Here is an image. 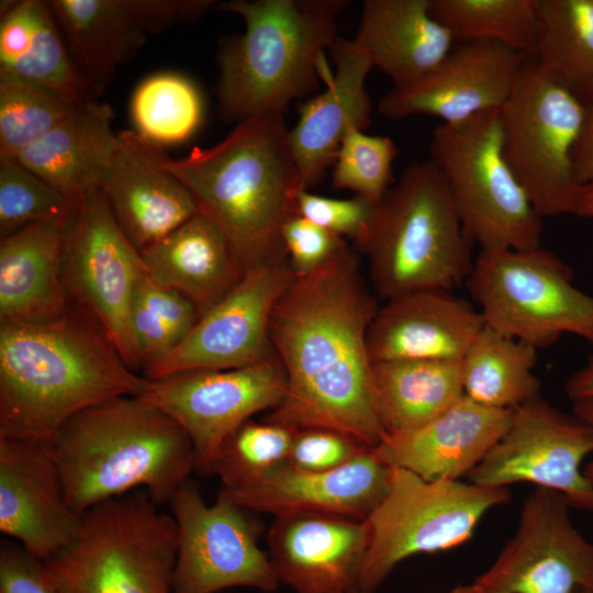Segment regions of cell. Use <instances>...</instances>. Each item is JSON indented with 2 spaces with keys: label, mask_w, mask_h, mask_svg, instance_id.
<instances>
[{
  "label": "cell",
  "mask_w": 593,
  "mask_h": 593,
  "mask_svg": "<svg viewBox=\"0 0 593 593\" xmlns=\"http://www.w3.org/2000/svg\"><path fill=\"white\" fill-rule=\"evenodd\" d=\"M377 299L350 246L325 266L294 278L270 318V344L284 369L287 389L266 421L296 430H336L368 448L382 440L367 346Z\"/></svg>",
  "instance_id": "6da1fadb"
},
{
  "label": "cell",
  "mask_w": 593,
  "mask_h": 593,
  "mask_svg": "<svg viewBox=\"0 0 593 593\" xmlns=\"http://www.w3.org/2000/svg\"><path fill=\"white\" fill-rule=\"evenodd\" d=\"M148 382L71 306L53 320L0 323V436L52 444L81 411L141 395Z\"/></svg>",
  "instance_id": "7a4b0ae2"
},
{
  "label": "cell",
  "mask_w": 593,
  "mask_h": 593,
  "mask_svg": "<svg viewBox=\"0 0 593 593\" xmlns=\"http://www.w3.org/2000/svg\"><path fill=\"white\" fill-rule=\"evenodd\" d=\"M159 163L223 231L245 271L288 260L282 231L303 190L283 114L253 116L179 159L161 149Z\"/></svg>",
  "instance_id": "3957f363"
},
{
  "label": "cell",
  "mask_w": 593,
  "mask_h": 593,
  "mask_svg": "<svg viewBox=\"0 0 593 593\" xmlns=\"http://www.w3.org/2000/svg\"><path fill=\"white\" fill-rule=\"evenodd\" d=\"M52 448L70 508L79 516L144 490L160 506L195 471L182 427L139 395L118 396L67 421Z\"/></svg>",
  "instance_id": "277c9868"
},
{
  "label": "cell",
  "mask_w": 593,
  "mask_h": 593,
  "mask_svg": "<svg viewBox=\"0 0 593 593\" xmlns=\"http://www.w3.org/2000/svg\"><path fill=\"white\" fill-rule=\"evenodd\" d=\"M343 0H231L219 10L239 15L245 32L223 41L217 63V111L239 124L281 113L294 99L326 82L325 52L338 40Z\"/></svg>",
  "instance_id": "5b68a950"
},
{
  "label": "cell",
  "mask_w": 593,
  "mask_h": 593,
  "mask_svg": "<svg viewBox=\"0 0 593 593\" xmlns=\"http://www.w3.org/2000/svg\"><path fill=\"white\" fill-rule=\"evenodd\" d=\"M376 295L389 300L467 281L474 260L449 188L429 159L404 169L361 248Z\"/></svg>",
  "instance_id": "8992f818"
},
{
  "label": "cell",
  "mask_w": 593,
  "mask_h": 593,
  "mask_svg": "<svg viewBox=\"0 0 593 593\" xmlns=\"http://www.w3.org/2000/svg\"><path fill=\"white\" fill-rule=\"evenodd\" d=\"M177 529L136 490L83 515L63 550L44 561L60 593H174Z\"/></svg>",
  "instance_id": "52a82bcc"
},
{
  "label": "cell",
  "mask_w": 593,
  "mask_h": 593,
  "mask_svg": "<svg viewBox=\"0 0 593 593\" xmlns=\"http://www.w3.org/2000/svg\"><path fill=\"white\" fill-rule=\"evenodd\" d=\"M430 160L441 172L463 232L480 251L541 246L542 217L508 166L500 110L433 132Z\"/></svg>",
  "instance_id": "ba28073f"
},
{
  "label": "cell",
  "mask_w": 593,
  "mask_h": 593,
  "mask_svg": "<svg viewBox=\"0 0 593 593\" xmlns=\"http://www.w3.org/2000/svg\"><path fill=\"white\" fill-rule=\"evenodd\" d=\"M510 499L507 488L425 480L409 470L391 468L384 496L365 519L369 544L357 591L373 593L409 557L468 541L484 514Z\"/></svg>",
  "instance_id": "9c48e42d"
},
{
  "label": "cell",
  "mask_w": 593,
  "mask_h": 593,
  "mask_svg": "<svg viewBox=\"0 0 593 593\" xmlns=\"http://www.w3.org/2000/svg\"><path fill=\"white\" fill-rule=\"evenodd\" d=\"M484 324L541 349L563 334L593 345V295L571 268L544 248L480 251L466 281Z\"/></svg>",
  "instance_id": "30bf717a"
},
{
  "label": "cell",
  "mask_w": 593,
  "mask_h": 593,
  "mask_svg": "<svg viewBox=\"0 0 593 593\" xmlns=\"http://www.w3.org/2000/svg\"><path fill=\"white\" fill-rule=\"evenodd\" d=\"M586 110L530 59L500 109L504 157L541 217L575 214L573 152Z\"/></svg>",
  "instance_id": "8fae6325"
},
{
  "label": "cell",
  "mask_w": 593,
  "mask_h": 593,
  "mask_svg": "<svg viewBox=\"0 0 593 593\" xmlns=\"http://www.w3.org/2000/svg\"><path fill=\"white\" fill-rule=\"evenodd\" d=\"M144 270L100 189L86 194L66 228L63 278L69 305L96 326L126 366L142 369L131 310Z\"/></svg>",
  "instance_id": "7c38bea8"
},
{
  "label": "cell",
  "mask_w": 593,
  "mask_h": 593,
  "mask_svg": "<svg viewBox=\"0 0 593 593\" xmlns=\"http://www.w3.org/2000/svg\"><path fill=\"white\" fill-rule=\"evenodd\" d=\"M168 505L177 529L174 593H217L231 588L273 592L279 581L268 553L258 546L260 523L220 490L208 505L187 480Z\"/></svg>",
  "instance_id": "4fadbf2b"
},
{
  "label": "cell",
  "mask_w": 593,
  "mask_h": 593,
  "mask_svg": "<svg viewBox=\"0 0 593 593\" xmlns=\"http://www.w3.org/2000/svg\"><path fill=\"white\" fill-rule=\"evenodd\" d=\"M286 389L284 369L272 351L247 367L149 380L139 396L182 427L193 446L195 471L211 475L224 440L256 413L279 406Z\"/></svg>",
  "instance_id": "5bb4252c"
},
{
  "label": "cell",
  "mask_w": 593,
  "mask_h": 593,
  "mask_svg": "<svg viewBox=\"0 0 593 593\" xmlns=\"http://www.w3.org/2000/svg\"><path fill=\"white\" fill-rule=\"evenodd\" d=\"M592 452L593 429L537 395L513 410L506 433L468 479L488 488L534 483L593 513V484L581 471Z\"/></svg>",
  "instance_id": "9a60e30c"
},
{
  "label": "cell",
  "mask_w": 593,
  "mask_h": 593,
  "mask_svg": "<svg viewBox=\"0 0 593 593\" xmlns=\"http://www.w3.org/2000/svg\"><path fill=\"white\" fill-rule=\"evenodd\" d=\"M295 276L289 259L249 269L220 303L200 316L168 354L143 370L148 380L195 370L247 367L272 351V311Z\"/></svg>",
  "instance_id": "2e32d148"
},
{
  "label": "cell",
  "mask_w": 593,
  "mask_h": 593,
  "mask_svg": "<svg viewBox=\"0 0 593 593\" xmlns=\"http://www.w3.org/2000/svg\"><path fill=\"white\" fill-rule=\"evenodd\" d=\"M570 507L560 493L537 488L514 536L475 582L490 593H593V542L572 524Z\"/></svg>",
  "instance_id": "e0dca14e"
},
{
  "label": "cell",
  "mask_w": 593,
  "mask_h": 593,
  "mask_svg": "<svg viewBox=\"0 0 593 593\" xmlns=\"http://www.w3.org/2000/svg\"><path fill=\"white\" fill-rule=\"evenodd\" d=\"M211 0H51L71 58L99 98L152 34L203 15Z\"/></svg>",
  "instance_id": "ac0fdd59"
},
{
  "label": "cell",
  "mask_w": 593,
  "mask_h": 593,
  "mask_svg": "<svg viewBox=\"0 0 593 593\" xmlns=\"http://www.w3.org/2000/svg\"><path fill=\"white\" fill-rule=\"evenodd\" d=\"M528 59L500 42H461L426 76L385 93L378 111L392 120L429 115L456 124L500 110Z\"/></svg>",
  "instance_id": "d6986e66"
},
{
  "label": "cell",
  "mask_w": 593,
  "mask_h": 593,
  "mask_svg": "<svg viewBox=\"0 0 593 593\" xmlns=\"http://www.w3.org/2000/svg\"><path fill=\"white\" fill-rule=\"evenodd\" d=\"M80 523L52 444L0 436V532L45 561L72 541Z\"/></svg>",
  "instance_id": "ffe728a7"
},
{
  "label": "cell",
  "mask_w": 593,
  "mask_h": 593,
  "mask_svg": "<svg viewBox=\"0 0 593 593\" xmlns=\"http://www.w3.org/2000/svg\"><path fill=\"white\" fill-rule=\"evenodd\" d=\"M368 544L365 521L326 514L275 517L267 534L277 579L294 593L357 591Z\"/></svg>",
  "instance_id": "44dd1931"
},
{
  "label": "cell",
  "mask_w": 593,
  "mask_h": 593,
  "mask_svg": "<svg viewBox=\"0 0 593 593\" xmlns=\"http://www.w3.org/2000/svg\"><path fill=\"white\" fill-rule=\"evenodd\" d=\"M391 468L366 450L327 471H304L288 462L235 490H224L249 511L275 517L326 514L365 521L387 492Z\"/></svg>",
  "instance_id": "7402d4cb"
},
{
  "label": "cell",
  "mask_w": 593,
  "mask_h": 593,
  "mask_svg": "<svg viewBox=\"0 0 593 593\" xmlns=\"http://www.w3.org/2000/svg\"><path fill=\"white\" fill-rule=\"evenodd\" d=\"M100 186L110 209L139 251L192 217L198 203L189 189L159 163L160 146L122 131Z\"/></svg>",
  "instance_id": "603a6c76"
},
{
  "label": "cell",
  "mask_w": 593,
  "mask_h": 593,
  "mask_svg": "<svg viewBox=\"0 0 593 593\" xmlns=\"http://www.w3.org/2000/svg\"><path fill=\"white\" fill-rule=\"evenodd\" d=\"M484 326L479 309L447 290L399 294L379 306L367 332L371 362L459 360Z\"/></svg>",
  "instance_id": "cb8c5ba5"
},
{
  "label": "cell",
  "mask_w": 593,
  "mask_h": 593,
  "mask_svg": "<svg viewBox=\"0 0 593 593\" xmlns=\"http://www.w3.org/2000/svg\"><path fill=\"white\" fill-rule=\"evenodd\" d=\"M334 71L325 89L305 102L289 130L292 156L302 190L317 184L334 164L340 143L356 126L371 123V99L366 79L373 64L353 40L339 38L331 48Z\"/></svg>",
  "instance_id": "d4e9b609"
},
{
  "label": "cell",
  "mask_w": 593,
  "mask_h": 593,
  "mask_svg": "<svg viewBox=\"0 0 593 593\" xmlns=\"http://www.w3.org/2000/svg\"><path fill=\"white\" fill-rule=\"evenodd\" d=\"M512 416L513 410L485 407L463 395L427 424L385 435L372 452L388 467L409 470L425 480H459L502 438Z\"/></svg>",
  "instance_id": "484cf974"
},
{
  "label": "cell",
  "mask_w": 593,
  "mask_h": 593,
  "mask_svg": "<svg viewBox=\"0 0 593 593\" xmlns=\"http://www.w3.org/2000/svg\"><path fill=\"white\" fill-rule=\"evenodd\" d=\"M139 255L145 273L189 299L200 316L232 292L246 272L226 235L201 211Z\"/></svg>",
  "instance_id": "4316f807"
},
{
  "label": "cell",
  "mask_w": 593,
  "mask_h": 593,
  "mask_svg": "<svg viewBox=\"0 0 593 593\" xmlns=\"http://www.w3.org/2000/svg\"><path fill=\"white\" fill-rule=\"evenodd\" d=\"M353 42L401 88L435 69L455 38L432 15L430 0H366Z\"/></svg>",
  "instance_id": "83f0119b"
},
{
  "label": "cell",
  "mask_w": 593,
  "mask_h": 593,
  "mask_svg": "<svg viewBox=\"0 0 593 593\" xmlns=\"http://www.w3.org/2000/svg\"><path fill=\"white\" fill-rule=\"evenodd\" d=\"M113 119L111 107L98 99L81 103L14 160L78 204L100 188L116 152Z\"/></svg>",
  "instance_id": "f1b7e54d"
},
{
  "label": "cell",
  "mask_w": 593,
  "mask_h": 593,
  "mask_svg": "<svg viewBox=\"0 0 593 593\" xmlns=\"http://www.w3.org/2000/svg\"><path fill=\"white\" fill-rule=\"evenodd\" d=\"M66 228L35 223L0 243V323L56 318L69 309L63 278Z\"/></svg>",
  "instance_id": "f546056e"
},
{
  "label": "cell",
  "mask_w": 593,
  "mask_h": 593,
  "mask_svg": "<svg viewBox=\"0 0 593 593\" xmlns=\"http://www.w3.org/2000/svg\"><path fill=\"white\" fill-rule=\"evenodd\" d=\"M0 8V74L80 102L98 99L77 69L48 1H1Z\"/></svg>",
  "instance_id": "4dcf8cb0"
},
{
  "label": "cell",
  "mask_w": 593,
  "mask_h": 593,
  "mask_svg": "<svg viewBox=\"0 0 593 593\" xmlns=\"http://www.w3.org/2000/svg\"><path fill=\"white\" fill-rule=\"evenodd\" d=\"M371 389L384 436L412 432L465 395L461 359L373 362Z\"/></svg>",
  "instance_id": "1f68e13d"
},
{
  "label": "cell",
  "mask_w": 593,
  "mask_h": 593,
  "mask_svg": "<svg viewBox=\"0 0 593 593\" xmlns=\"http://www.w3.org/2000/svg\"><path fill=\"white\" fill-rule=\"evenodd\" d=\"M534 61L586 108L593 105V0H539Z\"/></svg>",
  "instance_id": "d6a6232c"
},
{
  "label": "cell",
  "mask_w": 593,
  "mask_h": 593,
  "mask_svg": "<svg viewBox=\"0 0 593 593\" xmlns=\"http://www.w3.org/2000/svg\"><path fill=\"white\" fill-rule=\"evenodd\" d=\"M537 349L486 326L461 358L465 395L495 410H514L539 395Z\"/></svg>",
  "instance_id": "836d02e7"
},
{
  "label": "cell",
  "mask_w": 593,
  "mask_h": 593,
  "mask_svg": "<svg viewBox=\"0 0 593 593\" xmlns=\"http://www.w3.org/2000/svg\"><path fill=\"white\" fill-rule=\"evenodd\" d=\"M539 0H430L432 15L455 41L500 42L533 56Z\"/></svg>",
  "instance_id": "e575fe53"
},
{
  "label": "cell",
  "mask_w": 593,
  "mask_h": 593,
  "mask_svg": "<svg viewBox=\"0 0 593 593\" xmlns=\"http://www.w3.org/2000/svg\"><path fill=\"white\" fill-rule=\"evenodd\" d=\"M130 109L134 132L160 147L189 139L199 128L203 114L195 85L171 71L153 74L139 82Z\"/></svg>",
  "instance_id": "d590c367"
},
{
  "label": "cell",
  "mask_w": 593,
  "mask_h": 593,
  "mask_svg": "<svg viewBox=\"0 0 593 593\" xmlns=\"http://www.w3.org/2000/svg\"><path fill=\"white\" fill-rule=\"evenodd\" d=\"M81 103L52 87L0 74V161L14 160Z\"/></svg>",
  "instance_id": "8d00e7d4"
},
{
  "label": "cell",
  "mask_w": 593,
  "mask_h": 593,
  "mask_svg": "<svg viewBox=\"0 0 593 593\" xmlns=\"http://www.w3.org/2000/svg\"><path fill=\"white\" fill-rule=\"evenodd\" d=\"M295 432L266 419L243 423L224 440L216 456L214 474L222 489L242 488L286 465Z\"/></svg>",
  "instance_id": "74e56055"
},
{
  "label": "cell",
  "mask_w": 593,
  "mask_h": 593,
  "mask_svg": "<svg viewBox=\"0 0 593 593\" xmlns=\"http://www.w3.org/2000/svg\"><path fill=\"white\" fill-rule=\"evenodd\" d=\"M77 205L18 160L0 161L1 239L35 223L67 227Z\"/></svg>",
  "instance_id": "f35d334b"
},
{
  "label": "cell",
  "mask_w": 593,
  "mask_h": 593,
  "mask_svg": "<svg viewBox=\"0 0 593 593\" xmlns=\"http://www.w3.org/2000/svg\"><path fill=\"white\" fill-rule=\"evenodd\" d=\"M396 155V145L390 137L368 135L354 126L336 154L332 186L379 203L389 191Z\"/></svg>",
  "instance_id": "ab89813d"
},
{
  "label": "cell",
  "mask_w": 593,
  "mask_h": 593,
  "mask_svg": "<svg viewBox=\"0 0 593 593\" xmlns=\"http://www.w3.org/2000/svg\"><path fill=\"white\" fill-rule=\"evenodd\" d=\"M379 205L380 202L361 195L334 199L303 190L296 198V214L343 238H350L361 250L371 234Z\"/></svg>",
  "instance_id": "60d3db41"
},
{
  "label": "cell",
  "mask_w": 593,
  "mask_h": 593,
  "mask_svg": "<svg viewBox=\"0 0 593 593\" xmlns=\"http://www.w3.org/2000/svg\"><path fill=\"white\" fill-rule=\"evenodd\" d=\"M282 236L295 277L315 271L349 247L345 238L299 214L286 222Z\"/></svg>",
  "instance_id": "b9f144b4"
},
{
  "label": "cell",
  "mask_w": 593,
  "mask_h": 593,
  "mask_svg": "<svg viewBox=\"0 0 593 593\" xmlns=\"http://www.w3.org/2000/svg\"><path fill=\"white\" fill-rule=\"evenodd\" d=\"M368 448L354 438L326 428H303L294 434L288 463L304 471H327L351 461Z\"/></svg>",
  "instance_id": "7bdbcfd3"
},
{
  "label": "cell",
  "mask_w": 593,
  "mask_h": 593,
  "mask_svg": "<svg viewBox=\"0 0 593 593\" xmlns=\"http://www.w3.org/2000/svg\"><path fill=\"white\" fill-rule=\"evenodd\" d=\"M0 593H60L44 561L16 541L0 545Z\"/></svg>",
  "instance_id": "ee69618b"
},
{
  "label": "cell",
  "mask_w": 593,
  "mask_h": 593,
  "mask_svg": "<svg viewBox=\"0 0 593 593\" xmlns=\"http://www.w3.org/2000/svg\"><path fill=\"white\" fill-rule=\"evenodd\" d=\"M135 295L170 329L178 344L200 318L189 299L174 289L156 283L145 270L138 278Z\"/></svg>",
  "instance_id": "f6af8a7d"
},
{
  "label": "cell",
  "mask_w": 593,
  "mask_h": 593,
  "mask_svg": "<svg viewBox=\"0 0 593 593\" xmlns=\"http://www.w3.org/2000/svg\"><path fill=\"white\" fill-rule=\"evenodd\" d=\"M130 323L142 370L178 345L170 329L136 295Z\"/></svg>",
  "instance_id": "bcb514c9"
},
{
  "label": "cell",
  "mask_w": 593,
  "mask_h": 593,
  "mask_svg": "<svg viewBox=\"0 0 593 593\" xmlns=\"http://www.w3.org/2000/svg\"><path fill=\"white\" fill-rule=\"evenodd\" d=\"M573 172L579 186L593 182V105L586 110L583 128L573 152Z\"/></svg>",
  "instance_id": "7dc6e473"
},
{
  "label": "cell",
  "mask_w": 593,
  "mask_h": 593,
  "mask_svg": "<svg viewBox=\"0 0 593 593\" xmlns=\"http://www.w3.org/2000/svg\"><path fill=\"white\" fill-rule=\"evenodd\" d=\"M566 392L572 402L593 398V355L568 378Z\"/></svg>",
  "instance_id": "c3c4849f"
},
{
  "label": "cell",
  "mask_w": 593,
  "mask_h": 593,
  "mask_svg": "<svg viewBox=\"0 0 593 593\" xmlns=\"http://www.w3.org/2000/svg\"><path fill=\"white\" fill-rule=\"evenodd\" d=\"M573 414L593 429V398L573 402ZM585 478L593 484V460L584 468Z\"/></svg>",
  "instance_id": "681fc988"
},
{
  "label": "cell",
  "mask_w": 593,
  "mask_h": 593,
  "mask_svg": "<svg viewBox=\"0 0 593 593\" xmlns=\"http://www.w3.org/2000/svg\"><path fill=\"white\" fill-rule=\"evenodd\" d=\"M574 215L593 217V182L581 186Z\"/></svg>",
  "instance_id": "f907efd6"
},
{
  "label": "cell",
  "mask_w": 593,
  "mask_h": 593,
  "mask_svg": "<svg viewBox=\"0 0 593 593\" xmlns=\"http://www.w3.org/2000/svg\"><path fill=\"white\" fill-rule=\"evenodd\" d=\"M449 593H490L478 582H472L470 584H458Z\"/></svg>",
  "instance_id": "816d5d0a"
},
{
  "label": "cell",
  "mask_w": 593,
  "mask_h": 593,
  "mask_svg": "<svg viewBox=\"0 0 593 593\" xmlns=\"http://www.w3.org/2000/svg\"><path fill=\"white\" fill-rule=\"evenodd\" d=\"M573 593H591V592H589L586 590H583V589H577V590H574Z\"/></svg>",
  "instance_id": "f5cc1de1"
},
{
  "label": "cell",
  "mask_w": 593,
  "mask_h": 593,
  "mask_svg": "<svg viewBox=\"0 0 593 593\" xmlns=\"http://www.w3.org/2000/svg\"><path fill=\"white\" fill-rule=\"evenodd\" d=\"M347 593H360V592H358V591H354V592H347Z\"/></svg>",
  "instance_id": "db71d44e"
}]
</instances>
